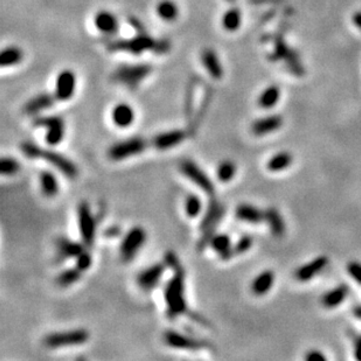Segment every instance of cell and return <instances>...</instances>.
I'll use <instances>...</instances> for the list:
<instances>
[{
	"mask_svg": "<svg viewBox=\"0 0 361 361\" xmlns=\"http://www.w3.org/2000/svg\"><path fill=\"white\" fill-rule=\"evenodd\" d=\"M149 145L150 143L145 138L136 136L112 144L108 149L107 154L112 161H122L143 153Z\"/></svg>",
	"mask_w": 361,
	"mask_h": 361,
	"instance_id": "obj_5",
	"label": "cell"
},
{
	"mask_svg": "<svg viewBox=\"0 0 361 361\" xmlns=\"http://www.w3.org/2000/svg\"><path fill=\"white\" fill-rule=\"evenodd\" d=\"M328 264V259L325 256H320V257L313 259V261L307 263L299 268L294 273L296 279L299 282H307L313 278V277L325 269V266Z\"/></svg>",
	"mask_w": 361,
	"mask_h": 361,
	"instance_id": "obj_21",
	"label": "cell"
},
{
	"mask_svg": "<svg viewBox=\"0 0 361 361\" xmlns=\"http://www.w3.org/2000/svg\"><path fill=\"white\" fill-rule=\"evenodd\" d=\"M347 270H348L349 275L355 279L357 283L361 284V263L359 262H350L347 265Z\"/></svg>",
	"mask_w": 361,
	"mask_h": 361,
	"instance_id": "obj_40",
	"label": "cell"
},
{
	"mask_svg": "<svg viewBox=\"0 0 361 361\" xmlns=\"http://www.w3.org/2000/svg\"><path fill=\"white\" fill-rule=\"evenodd\" d=\"M87 247L83 244L82 241L76 242L65 236L59 237L55 242L56 256H58L59 261H66V259L69 258H76Z\"/></svg>",
	"mask_w": 361,
	"mask_h": 361,
	"instance_id": "obj_14",
	"label": "cell"
},
{
	"mask_svg": "<svg viewBox=\"0 0 361 361\" xmlns=\"http://www.w3.org/2000/svg\"><path fill=\"white\" fill-rule=\"evenodd\" d=\"M33 125L46 130L45 140L49 146H56L65 138V121L60 116H39L33 119Z\"/></svg>",
	"mask_w": 361,
	"mask_h": 361,
	"instance_id": "obj_6",
	"label": "cell"
},
{
	"mask_svg": "<svg viewBox=\"0 0 361 361\" xmlns=\"http://www.w3.org/2000/svg\"><path fill=\"white\" fill-rule=\"evenodd\" d=\"M180 172L189 181H192L196 187H199L202 192H205L206 194H208L209 196L214 195L215 186H214L213 180L194 161L188 159L182 161L180 164Z\"/></svg>",
	"mask_w": 361,
	"mask_h": 361,
	"instance_id": "obj_8",
	"label": "cell"
},
{
	"mask_svg": "<svg viewBox=\"0 0 361 361\" xmlns=\"http://www.w3.org/2000/svg\"><path fill=\"white\" fill-rule=\"evenodd\" d=\"M252 244H254V238L249 236V235H243V236H241L240 240L233 245L234 255L237 256L244 254V252H247L249 249L252 247Z\"/></svg>",
	"mask_w": 361,
	"mask_h": 361,
	"instance_id": "obj_38",
	"label": "cell"
},
{
	"mask_svg": "<svg viewBox=\"0 0 361 361\" xmlns=\"http://www.w3.org/2000/svg\"><path fill=\"white\" fill-rule=\"evenodd\" d=\"M77 226L83 244L87 248L93 247L96 236V220L91 213L90 206L86 201L77 206Z\"/></svg>",
	"mask_w": 361,
	"mask_h": 361,
	"instance_id": "obj_7",
	"label": "cell"
},
{
	"mask_svg": "<svg viewBox=\"0 0 361 361\" xmlns=\"http://www.w3.org/2000/svg\"><path fill=\"white\" fill-rule=\"evenodd\" d=\"M121 233V230H119V228L117 227H110L108 228L107 230H105V236L108 237H115L117 236V235Z\"/></svg>",
	"mask_w": 361,
	"mask_h": 361,
	"instance_id": "obj_42",
	"label": "cell"
},
{
	"mask_svg": "<svg viewBox=\"0 0 361 361\" xmlns=\"http://www.w3.org/2000/svg\"><path fill=\"white\" fill-rule=\"evenodd\" d=\"M167 265L166 263H154V264L147 266L139 271L136 276V283L138 287L144 292H150L153 289H156L158 284L160 283L163 278L165 270Z\"/></svg>",
	"mask_w": 361,
	"mask_h": 361,
	"instance_id": "obj_10",
	"label": "cell"
},
{
	"mask_svg": "<svg viewBox=\"0 0 361 361\" xmlns=\"http://www.w3.org/2000/svg\"><path fill=\"white\" fill-rule=\"evenodd\" d=\"M95 27L104 34H115L119 30V20L109 10H100L94 16Z\"/></svg>",
	"mask_w": 361,
	"mask_h": 361,
	"instance_id": "obj_16",
	"label": "cell"
},
{
	"mask_svg": "<svg viewBox=\"0 0 361 361\" xmlns=\"http://www.w3.org/2000/svg\"><path fill=\"white\" fill-rule=\"evenodd\" d=\"M24 60V51L19 46L10 45L3 48L0 53V65L2 67H13L19 65Z\"/></svg>",
	"mask_w": 361,
	"mask_h": 361,
	"instance_id": "obj_26",
	"label": "cell"
},
{
	"mask_svg": "<svg viewBox=\"0 0 361 361\" xmlns=\"http://www.w3.org/2000/svg\"><path fill=\"white\" fill-rule=\"evenodd\" d=\"M55 101H58L56 100L55 95L48 93H41L37 95V96L32 97L31 100H28L26 102V104L24 105V111L25 114L27 115L40 114L41 111L53 107Z\"/></svg>",
	"mask_w": 361,
	"mask_h": 361,
	"instance_id": "obj_18",
	"label": "cell"
},
{
	"mask_svg": "<svg viewBox=\"0 0 361 361\" xmlns=\"http://www.w3.org/2000/svg\"><path fill=\"white\" fill-rule=\"evenodd\" d=\"M88 249L89 248L84 249V250L75 258L76 259L75 266L82 272L88 271V270L91 268V264H93V257H91L90 252L88 251Z\"/></svg>",
	"mask_w": 361,
	"mask_h": 361,
	"instance_id": "obj_39",
	"label": "cell"
},
{
	"mask_svg": "<svg viewBox=\"0 0 361 361\" xmlns=\"http://www.w3.org/2000/svg\"><path fill=\"white\" fill-rule=\"evenodd\" d=\"M279 96H280L279 88L275 86V84H272V86H269L262 91L261 95L258 96L257 103L259 107L263 109H270L275 107L276 103L279 100Z\"/></svg>",
	"mask_w": 361,
	"mask_h": 361,
	"instance_id": "obj_31",
	"label": "cell"
},
{
	"mask_svg": "<svg viewBox=\"0 0 361 361\" xmlns=\"http://www.w3.org/2000/svg\"><path fill=\"white\" fill-rule=\"evenodd\" d=\"M82 273L83 272L77 269L76 266L62 270V271L56 276L55 282L60 287H69L70 285H73V284L79 282L81 277H82Z\"/></svg>",
	"mask_w": 361,
	"mask_h": 361,
	"instance_id": "obj_32",
	"label": "cell"
},
{
	"mask_svg": "<svg viewBox=\"0 0 361 361\" xmlns=\"http://www.w3.org/2000/svg\"><path fill=\"white\" fill-rule=\"evenodd\" d=\"M146 240L147 233L143 227L135 226L130 228L123 236L121 245H119V258H121V261L125 264L132 262L145 245Z\"/></svg>",
	"mask_w": 361,
	"mask_h": 361,
	"instance_id": "obj_4",
	"label": "cell"
},
{
	"mask_svg": "<svg viewBox=\"0 0 361 361\" xmlns=\"http://www.w3.org/2000/svg\"><path fill=\"white\" fill-rule=\"evenodd\" d=\"M154 10H156L157 16L167 23L177 20L179 13H180L179 5L174 0H158Z\"/></svg>",
	"mask_w": 361,
	"mask_h": 361,
	"instance_id": "obj_24",
	"label": "cell"
},
{
	"mask_svg": "<svg viewBox=\"0 0 361 361\" xmlns=\"http://www.w3.org/2000/svg\"><path fill=\"white\" fill-rule=\"evenodd\" d=\"M165 263L173 271V276L166 283L164 289V299L166 305V315L168 319L180 317L188 314L187 300H186V272L182 268L180 261L173 251H167L165 254Z\"/></svg>",
	"mask_w": 361,
	"mask_h": 361,
	"instance_id": "obj_1",
	"label": "cell"
},
{
	"mask_svg": "<svg viewBox=\"0 0 361 361\" xmlns=\"http://www.w3.org/2000/svg\"><path fill=\"white\" fill-rule=\"evenodd\" d=\"M20 171V163L16 158L4 156L0 160V173L5 177H12Z\"/></svg>",
	"mask_w": 361,
	"mask_h": 361,
	"instance_id": "obj_36",
	"label": "cell"
},
{
	"mask_svg": "<svg viewBox=\"0 0 361 361\" xmlns=\"http://www.w3.org/2000/svg\"><path fill=\"white\" fill-rule=\"evenodd\" d=\"M135 119L136 112L133 110L132 105L126 102H119L112 108L111 121L118 129H128L135 123Z\"/></svg>",
	"mask_w": 361,
	"mask_h": 361,
	"instance_id": "obj_15",
	"label": "cell"
},
{
	"mask_svg": "<svg viewBox=\"0 0 361 361\" xmlns=\"http://www.w3.org/2000/svg\"><path fill=\"white\" fill-rule=\"evenodd\" d=\"M90 338L89 332L86 328H73L68 331L53 332L45 335L42 343L49 349L65 348V347L82 346Z\"/></svg>",
	"mask_w": 361,
	"mask_h": 361,
	"instance_id": "obj_3",
	"label": "cell"
},
{
	"mask_svg": "<svg viewBox=\"0 0 361 361\" xmlns=\"http://www.w3.org/2000/svg\"><path fill=\"white\" fill-rule=\"evenodd\" d=\"M235 215L242 222L250 224H258L265 221V212L261 210L257 207L248 205V203H241L236 207Z\"/></svg>",
	"mask_w": 361,
	"mask_h": 361,
	"instance_id": "obj_20",
	"label": "cell"
},
{
	"mask_svg": "<svg viewBox=\"0 0 361 361\" xmlns=\"http://www.w3.org/2000/svg\"><path fill=\"white\" fill-rule=\"evenodd\" d=\"M224 214H226V208L222 203L217 201L214 196H210V201L207 206L206 212L203 214L201 222H200V238L196 243L198 250H203L207 245H209L210 240L214 235L216 234V228L222 221Z\"/></svg>",
	"mask_w": 361,
	"mask_h": 361,
	"instance_id": "obj_2",
	"label": "cell"
},
{
	"mask_svg": "<svg viewBox=\"0 0 361 361\" xmlns=\"http://www.w3.org/2000/svg\"><path fill=\"white\" fill-rule=\"evenodd\" d=\"M209 247L213 249L216 254H219L220 258L222 261H228V259L234 257L233 244H231V238L227 234H215L210 240Z\"/></svg>",
	"mask_w": 361,
	"mask_h": 361,
	"instance_id": "obj_22",
	"label": "cell"
},
{
	"mask_svg": "<svg viewBox=\"0 0 361 361\" xmlns=\"http://www.w3.org/2000/svg\"><path fill=\"white\" fill-rule=\"evenodd\" d=\"M347 292H348V289L345 285H340L332 291H329L322 297V305L327 308H333L339 306L340 304L345 300L347 297Z\"/></svg>",
	"mask_w": 361,
	"mask_h": 361,
	"instance_id": "obj_30",
	"label": "cell"
},
{
	"mask_svg": "<svg viewBox=\"0 0 361 361\" xmlns=\"http://www.w3.org/2000/svg\"><path fill=\"white\" fill-rule=\"evenodd\" d=\"M76 90V74L72 69H62L55 79L54 95L56 100L67 102L74 96Z\"/></svg>",
	"mask_w": 361,
	"mask_h": 361,
	"instance_id": "obj_12",
	"label": "cell"
},
{
	"mask_svg": "<svg viewBox=\"0 0 361 361\" xmlns=\"http://www.w3.org/2000/svg\"><path fill=\"white\" fill-rule=\"evenodd\" d=\"M202 200L196 194H188L185 199V213L189 219H195L202 212Z\"/></svg>",
	"mask_w": 361,
	"mask_h": 361,
	"instance_id": "obj_35",
	"label": "cell"
},
{
	"mask_svg": "<svg viewBox=\"0 0 361 361\" xmlns=\"http://www.w3.org/2000/svg\"><path fill=\"white\" fill-rule=\"evenodd\" d=\"M355 357L361 361V338H357L355 341Z\"/></svg>",
	"mask_w": 361,
	"mask_h": 361,
	"instance_id": "obj_44",
	"label": "cell"
},
{
	"mask_svg": "<svg viewBox=\"0 0 361 361\" xmlns=\"http://www.w3.org/2000/svg\"><path fill=\"white\" fill-rule=\"evenodd\" d=\"M236 174V164L230 159H224L216 168L217 180L221 182H229Z\"/></svg>",
	"mask_w": 361,
	"mask_h": 361,
	"instance_id": "obj_33",
	"label": "cell"
},
{
	"mask_svg": "<svg viewBox=\"0 0 361 361\" xmlns=\"http://www.w3.org/2000/svg\"><path fill=\"white\" fill-rule=\"evenodd\" d=\"M242 13L237 7H230L221 18V25L227 32H235L241 26Z\"/></svg>",
	"mask_w": 361,
	"mask_h": 361,
	"instance_id": "obj_28",
	"label": "cell"
},
{
	"mask_svg": "<svg viewBox=\"0 0 361 361\" xmlns=\"http://www.w3.org/2000/svg\"><path fill=\"white\" fill-rule=\"evenodd\" d=\"M39 159H42L51 164L53 167H55L60 173H62L66 178L68 179H75L79 175V168H77L76 164L73 163L69 158L63 156L62 153L58 152V151L51 150V149H42L40 151V156Z\"/></svg>",
	"mask_w": 361,
	"mask_h": 361,
	"instance_id": "obj_9",
	"label": "cell"
},
{
	"mask_svg": "<svg viewBox=\"0 0 361 361\" xmlns=\"http://www.w3.org/2000/svg\"><path fill=\"white\" fill-rule=\"evenodd\" d=\"M265 212V221L271 230L273 236L282 237L285 233V223H284L283 217L275 207H269Z\"/></svg>",
	"mask_w": 361,
	"mask_h": 361,
	"instance_id": "obj_25",
	"label": "cell"
},
{
	"mask_svg": "<svg viewBox=\"0 0 361 361\" xmlns=\"http://www.w3.org/2000/svg\"><path fill=\"white\" fill-rule=\"evenodd\" d=\"M19 147L21 153H23L26 158H28V159H39L41 146H39L35 143L27 140V142L21 143Z\"/></svg>",
	"mask_w": 361,
	"mask_h": 361,
	"instance_id": "obj_37",
	"label": "cell"
},
{
	"mask_svg": "<svg viewBox=\"0 0 361 361\" xmlns=\"http://www.w3.org/2000/svg\"><path fill=\"white\" fill-rule=\"evenodd\" d=\"M291 163H292V156L289 152H279L275 154L272 158H270L268 164H266V167H268L269 171L278 172L289 167Z\"/></svg>",
	"mask_w": 361,
	"mask_h": 361,
	"instance_id": "obj_34",
	"label": "cell"
},
{
	"mask_svg": "<svg viewBox=\"0 0 361 361\" xmlns=\"http://www.w3.org/2000/svg\"><path fill=\"white\" fill-rule=\"evenodd\" d=\"M39 182H40V191L42 195L46 198H54L59 193V181L58 178L53 174L51 171H41L39 175Z\"/></svg>",
	"mask_w": 361,
	"mask_h": 361,
	"instance_id": "obj_23",
	"label": "cell"
},
{
	"mask_svg": "<svg viewBox=\"0 0 361 361\" xmlns=\"http://www.w3.org/2000/svg\"><path fill=\"white\" fill-rule=\"evenodd\" d=\"M352 19H353L354 25H355V26H356L357 28H360V30H361V11H359V12L354 13Z\"/></svg>",
	"mask_w": 361,
	"mask_h": 361,
	"instance_id": "obj_43",
	"label": "cell"
},
{
	"mask_svg": "<svg viewBox=\"0 0 361 361\" xmlns=\"http://www.w3.org/2000/svg\"><path fill=\"white\" fill-rule=\"evenodd\" d=\"M188 137L187 131L182 129H173L156 135L151 140V145L158 151H167L178 146Z\"/></svg>",
	"mask_w": 361,
	"mask_h": 361,
	"instance_id": "obj_13",
	"label": "cell"
},
{
	"mask_svg": "<svg viewBox=\"0 0 361 361\" xmlns=\"http://www.w3.org/2000/svg\"><path fill=\"white\" fill-rule=\"evenodd\" d=\"M353 313L356 318L361 319V305H357V306H355L353 308Z\"/></svg>",
	"mask_w": 361,
	"mask_h": 361,
	"instance_id": "obj_45",
	"label": "cell"
},
{
	"mask_svg": "<svg viewBox=\"0 0 361 361\" xmlns=\"http://www.w3.org/2000/svg\"><path fill=\"white\" fill-rule=\"evenodd\" d=\"M283 125V117L278 115L266 116L258 118L251 124V131L255 136H264L266 133L273 132Z\"/></svg>",
	"mask_w": 361,
	"mask_h": 361,
	"instance_id": "obj_19",
	"label": "cell"
},
{
	"mask_svg": "<svg viewBox=\"0 0 361 361\" xmlns=\"http://www.w3.org/2000/svg\"><path fill=\"white\" fill-rule=\"evenodd\" d=\"M201 62L207 73L209 74L213 79L219 80L223 76V68L221 65L217 53L213 48L206 47L201 52Z\"/></svg>",
	"mask_w": 361,
	"mask_h": 361,
	"instance_id": "obj_17",
	"label": "cell"
},
{
	"mask_svg": "<svg viewBox=\"0 0 361 361\" xmlns=\"http://www.w3.org/2000/svg\"><path fill=\"white\" fill-rule=\"evenodd\" d=\"M227 2H229V3H234V2H236V0H227Z\"/></svg>",
	"mask_w": 361,
	"mask_h": 361,
	"instance_id": "obj_46",
	"label": "cell"
},
{
	"mask_svg": "<svg viewBox=\"0 0 361 361\" xmlns=\"http://www.w3.org/2000/svg\"><path fill=\"white\" fill-rule=\"evenodd\" d=\"M124 45H121L122 48L128 49L131 53H135V54H139L145 49L152 48L154 45V41L150 37H147L145 34H140L139 37L135 39H131V40H128L126 42H123Z\"/></svg>",
	"mask_w": 361,
	"mask_h": 361,
	"instance_id": "obj_29",
	"label": "cell"
},
{
	"mask_svg": "<svg viewBox=\"0 0 361 361\" xmlns=\"http://www.w3.org/2000/svg\"><path fill=\"white\" fill-rule=\"evenodd\" d=\"M275 280V275L270 270H265L259 273L251 283V291L256 296H263L271 289Z\"/></svg>",
	"mask_w": 361,
	"mask_h": 361,
	"instance_id": "obj_27",
	"label": "cell"
},
{
	"mask_svg": "<svg viewBox=\"0 0 361 361\" xmlns=\"http://www.w3.org/2000/svg\"><path fill=\"white\" fill-rule=\"evenodd\" d=\"M305 359L307 361H325L326 357L324 354L318 352V350H311V352H308L306 354Z\"/></svg>",
	"mask_w": 361,
	"mask_h": 361,
	"instance_id": "obj_41",
	"label": "cell"
},
{
	"mask_svg": "<svg viewBox=\"0 0 361 361\" xmlns=\"http://www.w3.org/2000/svg\"><path fill=\"white\" fill-rule=\"evenodd\" d=\"M165 345L173 349L181 350H199L205 348L206 343L202 340L193 338L191 335L182 334L180 332L168 329L163 335Z\"/></svg>",
	"mask_w": 361,
	"mask_h": 361,
	"instance_id": "obj_11",
	"label": "cell"
}]
</instances>
